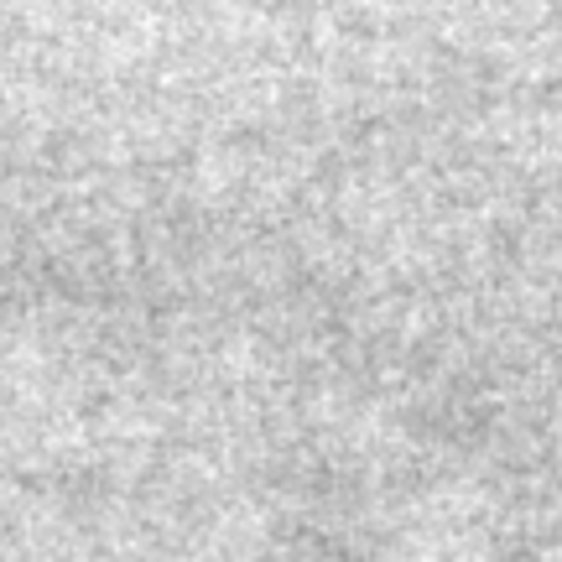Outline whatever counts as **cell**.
Instances as JSON below:
<instances>
[]
</instances>
